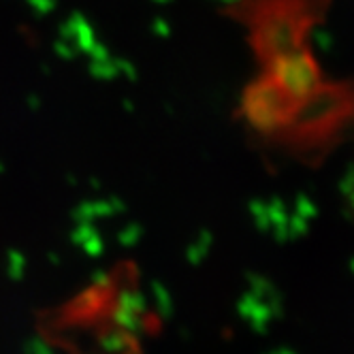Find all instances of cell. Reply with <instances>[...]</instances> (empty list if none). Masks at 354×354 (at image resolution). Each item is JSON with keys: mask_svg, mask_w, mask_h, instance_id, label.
<instances>
[]
</instances>
